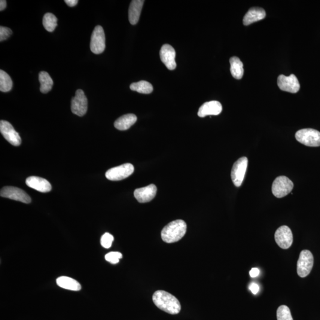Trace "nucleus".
<instances>
[{
	"label": "nucleus",
	"instance_id": "1",
	"mask_svg": "<svg viewBox=\"0 0 320 320\" xmlns=\"http://www.w3.org/2000/svg\"><path fill=\"white\" fill-rule=\"evenodd\" d=\"M152 300L158 309L170 315H178L181 312V303L178 299L169 292L157 291L152 296Z\"/></svg>",
	"mask_w": 320,
	"mask_h": 320
},
{
	"label": "nucleus",
	"instance_id": "2",
	"mask_svg": "<svg viewBox=\"0 0 320 320\" xmlns=\"http://www.w3.org/2000/svg\"><path fill=\"white\" fill-rule=\"evenodd\" d=\"M187 225L181 219L171 222L161 231V238L164 242L173 243L179 242L185 236Z\"/></svg>",
	"mask_w": 320,
	"mask_h": 320
},
{
	"label": "nucleus",
	"instance_id": "3",
	"mask_svg": "<svg viewBox=\"0 0 320 320\" xmlns=\"http://www.w3.org/2000/svg\"><path fill=\"white\" fill-rule=\"evenodd\" d=\"M295 138L299 142L308 147L320 146V132L316 129L307 128L298 130L295 133Z\"/></svg>",
	"mask_w": 320,
	"mask_h": 320
},
{
	"label": "nucleus",
	"instance_id": "4",
	"mask_svg": "<svg viewBox=\"0 0 320 320\" xmlns=\"http://www.w3.org/2000/svg\"><path fill=\"white\" fill-rule=\"evenodd\" d=\"M294 188V184L287 177H277L272 187V193L275 197L282 198L290 193Z\"/></svg>",
	"mask_w": 320,
	"mask_h": 320
},
{
	"label": "nucleus",
	"instance_id": "5",
	"mask_svg": "<svg viewBox=\"0 0 320 320\" xmlns=\"http://www.w3.org/2000/svg\"><path fill=\"white\" fill-rule=\"evenodd\" d=\"M314 264L313 255L309 251L305 250L301 252L297 263V273L299 276L305 277L309 275Z\"/></svg>",
	"mask_w": 320,
	"mask_h": 320
},
{
	"label": "nucleus",
	"instance_id": "6",
	"mask_svg": "<svg viewBox=\"0 0 320 320\" xmlns=\"http://www.w3.org/2000/svg\"><path fill=\"white\" fill-rule=\"evenodd\" d=\"M248 166V159L246 157L239 158L234 164L231 176L233 184L236 187L239 188L242 185Z\"/></svg>",
	"mask_w": 320,
	"mask_h": 320
},
{
	"label": "nucleus",
	"instance_id": "7",
	"mask_svg": "<svg viewBox=\"0 0 320 320\" xmlns=\"http://www.w3.org/2000/svg\"><path fill=\"white\" fill-rule=\"evenodd\" d=\"M106 48L104 30L101 26H97L91 35L90 50L93 53L98 55L103 53Z\"/></svg>",
	"mask_w": 320,
	"mask_h": 320
},
{
	"label": "nucleus",
	"instance_id": "8",
	"mask_svg": "<svg viewBox=\"0 0 320 320\" xmlns=\"http://www.w3.org/2000/svg\"><path fill=\"white\" fill-rule=\"evenodd\" d=\"M134 172L132 164L127 163L114 167L106 173V178L112 181H119L130 176Z\"/></svg>",
	"mask_w": 320,
	"mask_h": 320
},
{
	"label": "nucleus",
	"instance_id": "9",
	"mask_svg": "<svg viewBox=\"0 0 320 320\" xmlns=\"http://www.w3.org/2000/svg\"><path fill=\"white\" fill-rule=\"evenodd\" d=\"M71 111L73 114L83 117L87 111L88 101L83 90L76 91L75 96L71 100Z\"/></svg>",
	"mask_w": 320,
	"mask_h": 320
},
{
	"label": "nucleus",
	"instance_id": "10",
	"mask_svg": "<svg viewBox=\"0 0 320 320\" xmlns=\"http://www.w3.org/2000/svg\"><path fill=\"white\" fill-rule=\"evenodd\" d=\"M0 195L1 197L19 201V202L24 203H29L31 202L32 200L31 198L25 192L16 187H6L3 188L1 190Z\"/></svg>",
	"mask_w": 320,
	"mask_h": 320
},
{
	"label": "nucleus",
	"instance_id": "11",
	"mask_svg": "<svg viewBox=\"0 0 320 320\" xmlns=\"http://www.w3.org/2000/svg\"><path fill=\"white\" fill-rule=\"evenodd\" d=\"M277 85L280 89L291 93H296L300 88V84L296 76L294 74L286 77L280 75L277 78Z\"/></svg>",
	"mask_w": 320,
	"mask_h": 320
},
{
	"label": "nucleus",
	"instance_id": "12",
	"mask_svg": "<svg viewBox=\"0 0 320 320\" xmlns=\"http://www.w3.org/2000/svg\"><path fill=\"white\" fill-rule=\"evenodd\" d=\"M0 132L7 141L14 146H19L21 139L19 133L14 129L12 125L7 121L0 122Z\"/></svg>",
	"mask_w": 320,
	"mask_h": 320
},
{
	"label": "nucleus",
	"instance_id": "13",
	"mask_svg": "<svg viewBox=\"0 0 320 320\" xmlns=\"http://www.w3.org/2000/svg\"><path fill=\"white\" fill-rule=\"evenodd\" d=\"M275 239L277 245L283 249H289L293 243V235L290 228L286 225L279 227L276 230Z\"/></svg>",
	"mask_w": 320,
	"mask_h": 320
},
{
	"label": "nucleus",
	"instance_id": "14",
	"mask_svg": "<svg viewBox=\"0 0 320 320\" xmlns=\"http://www.w3.org/2000/svg\"><path fill=\"white\" fill-rule=\"evenodd\" d=\"M160 56L161 62L170 70H174L176 68L175 62L176 52L172 46L165 44L161 48Z\"/></svg>",
	"mask_w": 320,
	"mask_h": 320
},
{
	"label": "nucleus",
	"instance_id": "15",
	"mask_svg": "<svg viewBox=\"0 0 320 320\" xmlns=\"http://www.w3.org/2000/svg\"><path fill=\"white\" fill-rule=\"evenodd\" d=\"M157 191L156 186L151 184L146 187L137 189L134 192V196L139 203H147L154 199Z\"/></svg>",
	"mask_w": 320,
	"mask_h": 320
},
{
	"label": "nucleus",
	"instance_id": "16",
	"mask_svg": "<svg viewBox=\"0 0 320 320\" xmlns=\"http://www.w3.org/2000/svg\"><path fill=\"white\" fill-rule=\"evenodd\" d=\"M26 184L27 187L42 193H47L52 190L51 185L47 180L37 176L29 177L26 179Z\"/></svg>",
	"mask_w": 320,
	"mask_h": 320
},
{
	"label": "nucleus",
	"instance_id": "17",
	"mask_svg": "<svg viewBox=\"0 0 320 320\" xmlns=\"http://www.w3.org/2000/svg\"><path fill=\"white\" fill-rule=\"evenodd\" d=\"M222 111V106L218 101H211L206 102L200 106L198 111L197 115L200 118H204L206 116L218 115Z\"/></svg>",
	"mask_w": 320,
	"mask_h": 320
},
{
	"label": "nucleus",
	"instance_id": "18",
	"mask_svg": "<svg viewBox=\"0 0 320 320\" xmlns=\"http://www.w3.org/2000/svg\"><path fill=\"white\" fill-rule=\"evenodd\" d=\"M266 12L263 8L259 7L250 8L243 18L244 25L248 26L256 21L263 20L266 17Z\"/></svg>",
	"mask_w": 320,
	"mask_h": 320
},
{
	"label": "nucleus",
	"instance_id": "19",
	"mask_svg": "<svg viewBox=\"0 0 320 320\" xmlns=\"http://www.w3.org/2000/svg\"><path fill=\"white\" fill-rule=\"evenodd\" d=\"M144 2V0H133L131 1L129 8V20L132 25L138 22Z\"/></svg>",
	"mask_w": 320,
	"mask_h": 320
},
{
	"label": "nucleus",
	"instance_id": "20",
	"mask_svg": "<svg viewBox=\"0 0 320 320\" xmlns=\"http://www.w3.org/2000/svg\"><path fill=\"white\" fill-rule=\"evenodd\" d=\"M137 121L136 116L133 114H127L118 119L115 122L114 126L120 130H126L136 123Z\"/></svg>",
	"mask_w": 320,
	"mask_h": 320
},
{
	"label": "nucleus",
	"instance_id": "21",
	"mask_svg": "<svg viewBox=\"0 0 320 320\" xmlns=\"http://www.w3.org/2000/svg\"><path fill=\"white\" fill-rule=\"evenodd\" d=\"M57 285L60 287L67 290L78 291L81 290V286L77 280L69 277L61 276L57 279Z\"/></svg>",
	"mask_w": 320,
	"mask_h": 320
},
{
	"label": "nucleus",
	"instance_id": "22",
	"mask_svg": "<svg viewBox=\"0 0 320 320\" xmlns=\"http://www.w3.org/2000/svg\"><path fill=\"white\" fill-rule=\"evenodd\" d=\"M230 63L231 74L234 78L240 80L244 75L243 64L242 61L237 57H233L231 58Z\"/></svg>",
	"mask_w": 320,
	"mask_h": 320
},
{
	"label": "nucleus",
	"instance_id": "23",
	"mask_svg": "<svg viewBox=\"0 0 320 320\" xmlns=\"http://www.w3.org/2000/svg\"><path fill=\"white\" fill-rule=\"evenodd\" d=\"M39 80L41 83L40 91L41 93H48L52 90L54 82L47 72L42 71L39 73Z\"/></svg>",
	"mask_w": 320,
	"mask_h": 320
},
{
	"label": "nucleus",
	"instance_id": "24",
	"mask_svg": "<svg viewBox=\"0 0 320 320\" xmlns=\"http://www.w3.org/2000/svg\"><path fill=\"white\" fill-rule=\"evenodd\" d=\"M131 90L142 94H150L153 91L151 84L146 81H140L130 85Z\"/></svg>",
	"mask_w": 320,
	"mask_h": 320
},
{
	"label": "nucleus",
	"instance_id": "25",
	"mask_svg": "<svg viewBox=\"0 0 320 320\" xmlns=\"http://www.w3.org/2000/svg\"><path fill=\"white\" fill-rule=\"evenodd\" d=\"M13 87V81L10 76L2 70H0V90L2 92H8Z\"/></svg>",
	"mask_w": 320,
	"mask_h": 320
},
{
	"label": "nucleus",
	"instance_id": "26",
	"mask_svg": "<svg viewBox=\"0 0 320 320\" xmlns=\"http://www.w3.org/2000/svg\"><path fill=\"white\" fill-rule=\"evenodd\" d=\"M57 18L53 13H46L43 19V25L48 32H53L57 26Z\"/></svg>",
	"mask_w": 320,
	"mask_h": 320
},
{
	"label": "nucleus",
	"instance_id": "27",
	"mask_svg": "<svg viewBox=\"0 0 320 320\" xmlns=\"http://www.w3.org/2000/svg\"><path fill=\"white\" fill-rule=\"evenodd\" d=\"M277 320H293L289 308L286 306H281L277 310Z\"/></svg>",
	"mask_w": 320,
	"mask_h": 320
},
{
	"label": "nucleus",
	"instance_id": "28",
	"mask_svg": "<svg viewBox=\"0 0 320 320\" xmlns=\"http://www.w3.org/2000/svg\"><path fill=\"white\" fill-rule=\"evenodd\" d=\"M122 258L123 255L120 252H110L105 256L106 260L112 264H117Z\"/></svg>",
	"mask_w": 320,
	"mask_h": 320
},
{
	"label": "nucleus",
	"instance_id": "29",
	"mask_svg": "<svg viewBox=\"0 0 320 320\" xmlns=\"http://www.w3.org/2000/svg\"><path fill=\"white\" fill-rule=\"evenodd\" d=\"M114 238L111 234L106 233L103 235L100 240L101 245L105 249H109L111 248L113 242H114Z\"/></svg>",
	"mask_w": 320,
	"mask_h": 320
},
{
	"label": "nucleus",
	"instance_id": "30",
	"mask_svg": "<svg viewBox=\"0 0 320 320\" xmlns=\"http://www.w3.org/2000/svg\"><path fill=\"white\" fill-rule=\"evenodd\" d=\"M12 34V31L8 27L1 26L0 27V41L2 42L8 38L10 37Z\"/></svg>",
	"mask_w": 320,
	"mask_h": 320
},
{
	"label": "nucleus",
	"instance_id": "31",
	"mask_svg": "<svg viewBox=\"0 0 320 320\" xmlns=\"http://www.w3.org/2000/svg\"><path fill=\"white\" fill-rule=\"evenodd\" d=\"M250 290H251L253 294L256 295L257 294L260 289V287L256 283H252L249 286Z\"/></svg>",
	"mask_w": 320,
	"mask_h": 320
},
{
	"label": "nucleus",
	"instance_id": "32",
	"mask_svg": "<svg viewBox=\"0 0 320 320\" xmlns=\"http://www.w3.org/2000/svg\"><path fill=\"white\" fill-rule=\"evenodd\" d=\"M260 274V270L257 268H252V270L250 271V275L252 277H257Z\"/></svg>",
	"mask_w": 320,
	"mask_h": 320
},
{
	"label": "nucleus",
	"instance_id": "33",
	"mask_svg": "<svg viewBox=\"0 0 320 320\" xmlns=\"http://www.w3.org/2000/svg\"><path fill=\"white\" fill-rule=\"evenodd\" d=\"M65 2L69 7H73L78 4L77 0H65Z\"/></svg>",
	"mask_w": 320,
	"mask_h": 320
},
{
	"label": "nucleus",
	"instance_id": "34",
	"mask_svg": "<svg viewBox=\"0 0 320 320\" xmlns=\"http://www.w3.org/2000/svg\"><path fill=\"white\" fill-rule=\"evenodd\" d=\"M6 6H7V1H5V0H1L0 1V10H4L6 8Z\"/></svg>",
	"mask_w": 320,
	"mask_h": 320
}]
</instances>
